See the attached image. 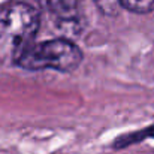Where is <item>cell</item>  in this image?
Listing matches in <instances>:
<instances>
[{
  "label": "cell",
  "instance_id": "2",
  "mask_svg": "<svg viewBox=\"0 0 154 154\" xmlns=\"http://www.w3.org/2000/svg\"><path fill=\"white\" fill-rule=\"evenodd\" d=\"M82 61L81 50L67 39H52L32 44L17 60V66L27 70L54 69L58 72H72Z\"/></svg>",
  "mask_w": 154,
  "mask_h": 154
},
{
  "label": "cell",
  "instance_id": "5",
  "mask_svg": "<svg viewBox=\"0 0 154 154\" xmlns=\"http://www.w3.org/2000/svg\"><path fill=\"white\" fill-rule=\"evenodd\" d=\"M121 8L135 14H150L154 11V0H121Z\"/></svg>",
  "mask_w": 154,
  "mask_h": 154
},
{
  "label": "cell",
  "instance_id": "3",
  "mask_svg": "<svg viewBox=\"0 0 154 154\" xmlns=\"http://www.w3.org/2000/svg\"><path fill=\"white\" fill-rule=\"evenodd\" d=\"M42 5L61 23H75L82 0H41Z\"/></svg>",
  "mask_w": 154,
  "mask_h": 154
},
{
  "label": "cell",
  "instance_id": "4",
  "mask_svg": "<svg viewBox=\"0 0 154 154\" xmlns=\"http://www.w3.org/2000/svg\"><path fill=\"white\" fill-rule=\"evenodd\" d=\"M148 136H154V126H151L147 130H141V132H135V133L117 138L115 142H114V147L115 148H124V147L132 145L135 142H139V141H142L144 138H148Z\"/></svg>",
  "mask_w": 154,
  "mask_h": 154
},
{
  "label": "cell",
  "instance_id": "1",
  "mask_svg": "<svg viewBox=\"0 0 154 154\" xmlns=\"http://www.w3.org/2000/svg\"><path fill=\"white\" fill-rule=\"evenodd\" d=\"M39 30V14L26 2H11L0 8V60L12 61L23 55Z\"/></svg>",
  "mask_w": 154,
  "mask_h": 154
},
{
  "label": "cell",
  "instance_id": "6",
  "mask_svg": "<svg viewBox=\"0 0 154 154\" xmlns=\"http://www.w3.org/2000/svg\"><path fill=\"white\" fill-rule=\"evenodd\" d=\"M94 3L103 15H108V17L118 15L121 9V0H94Z\"/></svg>",
  "mask_w": 154,
  "mask_h": 154
}]
</instances>
